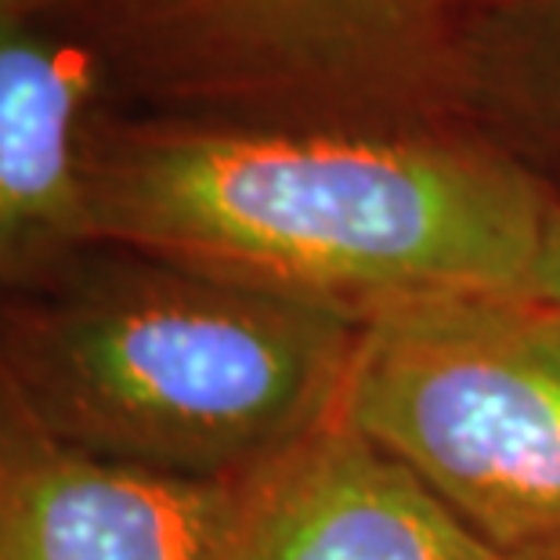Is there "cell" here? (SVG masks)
<instances>
[{
  "label": "cell",
  "instance_id": "obj_1",
  "mask_svg": "<svg viewBox=\"0 0 560 560\" xmlns=\"http://www.w3.org/2000/svg\"><path fill=\"white\" fill-rule=\"evenodd\" d=\"M94 246L354 322L528 293L553 188L467 127H268L105 109L83 152Z\"/></svg>",
  "mask_w": 560,
  "mask_h": 560
},
{
  "label": "cell",
  "instance_id": "obj_2",
  "mask_svg": "<svg viewBox=\"0 0 560 560\" xmlns=\"http://www.w3.org/2000/svg\"><path fill=\"white\" fill-rule=\"evenodd\" d=\"M362 322L94 246L0 304V384L69 448L235 481L340 420Z\"/></svg>",
  "mask_w": 560,
  "mask_h": 560
},
{
  "label": "cell",
  "instance_id": "obj_3",
  "mask_svg": "<svg viewBox=\"0 0 560 560\" xmlns=\"http://www.w3.org/2000/svg\"><path fill=\"white\" fill-rule=\"evenodd\" d=\"M127 113L268 127H459L481 102L470 0H15Z\"/></svg>",
  "mask_w": 560,
  "mask_h": 560
},
{
  "label": "cell",
  "instance_id": "obj_4",
  "mask_svg": "<svg viewBox=\"0 0 560 560\" xmlns=\"http://www.w3.org/2000/svg\"><path fill=\"white\" fill-rule=\"evenodd\" d=\"M340 420L488 553L560 560V315L532 293L369 318Z\"/></svg>",
  "mask_w": 560,
  "mask_h": 560
},
{
  "label": "cell",
  "instance_id": "obj_5",
  "mask_svg": "<svg viewBox=\"0 0 560 560\" xmlns=\"http://www.w3.org/2000/svg\"><path fill=\"white\" fill-rule=\"evenodd\" d=\"M246 488L94 459L40 431L0 384V560H213Z\"/></svg>",
  "mask_w": 560,
  "mask_h": 560
},
{
  "label": "cell",
  "instance_id": "obj_6",
  "mask_svg": "<svg viewBox=\"0 0 560 560\" xmlns=\"http://www.w3.org/2000/svg\"><path fill=\"white\" fill-rule=\"evenodd\" d=\"M102 69L58 33L0 15V304L94 249L83 152Z\"/></svg>",
  "mask_w": 560,
  "mask_h": 560
},
{
  "label": "cell",
  "instance_id": "obj_7",
  "mask_svg": "<svg viewBox=\"0 0 560 560\" xmlns=\"http://www.w3.org/2000/svg\"><path fill=\"white\" fill-rule=\"evenodd\" d=\"M495 557L395 459L343 420L249 474L213 560H485Z\"/></svg>",
  "mask_w": 560,
  "mask_h": 560
},
{
  "label": "cell",
  "instance_id": "obj_8",
  "mask_svg": "<svg viewBox=\"0 0 560 560\" xmlns=\"http://www.w3.org/2000/svg\"><path fill=\"white\" fill-rule=\"evenodd\" d=\"M528 293L560 315V188H553L550 213H546V229H542L539 257H535L532 268Z\"/></svg>",
  "mask_w": 560,
  "mask_h": 560
},
{
  "label": "cell",
  "instance_id": "obj_9",
  "mask_svg": "<svg viewBox=\"0 0 560 560\" xmlns=\"http://www.w3.org/2000/svg\"><path fill=\"white\" fill-rule=\"evenodd\" d=\"M8 11H15V0H0V15H8Z\"/></svg>",
  "mask_w": 560,
  "mask_h": 560
},
{
  "label": "cell",
  "instance_id": "obj_10",
  "mask_svg": "<svg viewBox=\"0 0 560 560\" xmlns=\"http://www.w3.org/2000/svg\"><path fill=\"white\" fill-rule=\"evenodd\" d=\"M485 560H517V557H485Z\"/></svg>",
  "mask_w": 560,
  "mask_h": 560
}]
</instances>
